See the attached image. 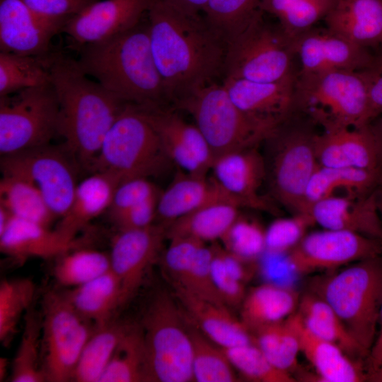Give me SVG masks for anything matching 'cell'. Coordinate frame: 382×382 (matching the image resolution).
<instances>
[{"mask_svg": "<svg viewBox=\"0 0 382 382\" xmlns=\"http://www.w3.org/2000/svg\"><path fill=\"white\" fill-rule=\"evenodd\" d=\"M147 15L152 55L170 103L223 73L226 45L202 15L165 0H154Z\"/></svg>", "mask_w": 382, "mask_h": 382, "instance_id": "cell-1", "label": "cell"}, {"mask_svg": "<svg viewBox=\"0 0 382 382\" xmlns=\"http://www.w3.org/2000/svg\"><path fill=\"white\" fill-rule=\"evenodd\" d=\"M48 69L59 104L58 135L77 163L91 170L107 132L127 103L91 80L76 60L50 54Z\"/></svg>", "mask_w": 382, "mask_h": 382, "instance_id": "cell-2", "label": "cell"}, {"mask_svg": "<svg viewBox=\"0 0 382 382\" xmlns=\"http://www.w3.org/2000/svg\"><path fill=\"white\" fill-rule=\"evenodd\" d=\"M80 69L126 103L168 105L170 100L154 62L148 25L79 48Z\"/></svg>", "mask_w": 382, "mask_h": 382, "instance_id": "cell-3", "label": "cell"}, {"mask_svg": "<svg viewBox=\"0 0 382 382\" xmlns=\"http://www.w3.org/2000/svg\"><path fill=\"white\" fill-rule=\"evenodd\" d=\"M317 129L308 118L291 110L262 142L270 192L292 214L303 213L306 190L319 166Z\"/></svg>", "mask_w": 382, "mask_h": 382, "instance_id": "cell-4", "label": "cell"}, {"mask_svg": "<svg viewBox=\"0 0 382 382\" xmlns=\"http://www.w3.org/2000/svg\"><path fill=\"white\" fill-rule=\"evenodd\" d=\"M311 293L324 300L368 354L376 337L382 304L381 256L360 260L313 280Z\"/></svg>", "mask_w": 382, "mask_h": 382, "instance_id": "cell-5", "label": "cell"}, {"mask_svg": "<svg viewBox=\"0 0 382 382\" xmlns=\"http://www.w3.org/2000/svg\"><path fill=\"white\" fill-rule=\"evenodd\" d=\"M291 110L323 131L361 127L372 121L368 88L359 71L297 72Z\"/></svg>", "mask_w": 382, "mask_h": 382, "instance_id": "cell-6", "label": "cell"}, {"mask_svg": "<svg viewBox=\"0 0 382 382\" xmlns=\"http://www.w3.org/2000/svg\"><path fill=\"white\" fill-rule=\"evenodd\" d=\"M173 163L141 107L127 103L107 132L91 171H103L121 182L157 175Z\"/></svg>", "mask_w": 382, "mask_h": 382, "instance_id": "cell-7", "label": "cell"}, {"mask_svg": "<svg viewBox=\"0 0 382 382\" xmlns=\"http://www.w3.org/2000/svg\"><path fill=\"white\" fill-rule=\"evenodd\" d=\"M172 105L192 117L214 159L226 153L259 146L274 129L241 111L222 83L212 82L200 86L176 98Z\"/></svg>", "mask_w": 382, "mask_h": 382, "instance_id": "cell-8", "label": "cell"}, {"mask_svg": "<svg viewBox=\"0 0 382 382\" xmlns=\"http://www.w3.org/2000/svg\"><path fill=\"white\" fill-rule=\"evenodd\" d=\"M166 291L154 295L144 312L143 330L149 382H190L192 344L189 324Z\"/></svg>", "mask_w": 382, "mask_h": 382, "instance_id": "cell-9", "label": "cell"}, {"mask_svg": "<svg viewBox=\"0 0 382 382\" xmlns=\"http://www.w3.org/2000/svg\"><path fill=\"white\" fill-rule=\"evenodd\" d=\"M259 11L226 47L224 78L256 82H274L297 72L294 39L277 24L272 25Z\"/></svg>", "mask_w": 382, "mask_h": 382, "instance_id": "cell-10", "label": "cell"}, {"mask_svg": "<svg viewBox=\"0 0 382 382\" xmlns=\"http://www.w3.org/2000/svg\"><path fill=\"white\" fill-rule=\"evenodd\" d=\"M58 122L50 82L0 97L1 156L50 144L58 135Z\"/></svg>", "mask_w": 382, "mask_h": 382, "instance_id": "cell-11", "label": "cell"}, {"mask_svg": "<svg viewBox=\"0 0 382 382\" xmlns=\"http://www.w3.org/2000/svg\"><path fill=\"white\" fill-rule=\"evenodd\" d=\"M41 314L42 359L47 381H72L81 353L96 328L76 311L65 292L47 291Z\"/></svg>", "mask_w": 382, "mask_h": 382, "instance_id": "cell-12", "label": "cell"}, {"mask_svg": "<svg viewBox=\"0 0 382 382\" xmlns=\"http://www.w3.org/2000/svg\"><path fill=\"white\" fill-rule=\"evenodd\" d=\"M79 165L64 145H45L1 156L2 175L23 178L42 194L52 212L61 218L67 212L78 183Z\"/></svg>", "mask_w": 382, "mask_h": 382, "instance_id": "cell-13", "label": "cell"}, {"mask_svg": "<svg viewBox=\"0 0 382 382\" xmlns=\"http://www.w3.org/2000/svg\"><path fill=\"white\" fill-rule=\"evenodd\" d=\"M382 240L357 233L325 229L306 233L286 253L291 270L306 274L330 270L352 263L380 257Z\"/></svg>", "mask_w": 382, "mask_h": 382, "instance_id": "cell-14", "label": "cell"}, {"mask_svg": "<svg viewBox=\"0 0 382 382\" xmlns=\"http://www.w3.org/2000/svg\"><path fill=\"white\" fill-rule=\"evenodd\" d=\"M140 107L157 131L173 164L185 173L206 176L214 157L195 124L186 122L172 106Z\"/></svg>", "mask_w": 382, "mask_h": 382, "instance_id": "cell-15", "label": "cell"}, {"mask_svg": "<svg viewBox=\"0 0 382 382\" xmlns=\"http://www.w3.org/2000/svg\"><path fill=\"white\" fill-rule=\"evenodd\" d=\"M153 1L96 0L70 18L62 31L78 49L107 40L138 25Z\"/></svg>", "mask_w": 382, "mask_h": 382, "instance_id": "cell-16", "label": "cell"}, {"mask_svg": "<svg viewBox=\"0 0 382 382\" xmlns=\"http://www.w3.org/2000/svg\"><path fill=\"white\" fill-rule=\"evenodd\" d=\"M302 74L333 71H359L369 64L371 52L325 28L313 27L294 39Z\"/></svg>", "mask_w": 382, "mask_h": 382, "instance_id": "cell-17", "label": "cell"}, {"mask_svg": "<svg viewBox=\"0 0 382 382\" xmlns=\"http://www.w3.org/2000/svg\"><path fill=\"white\" fill-rule=\"evenodd\" d=\"M165 237V227L153 224L144 228L119 231L113 238L109 254L111 270L120 282L124 303L139 289Z\"/></svg>", "mask_w": 382, "mask_h": 382, "instance_id": "cell-18", "label": "cell"}, {"mask_svg": "<svg viewBox=\"0 0 382 382\" xmlns=\"http://www.w3.org/2000/svg\"><path fill=\"white\" fill-rule=\"evenodd\" d=\"M211 170L215 180L243 207L272 209L260 194L267 173L265 158L258 146L223 154L214 159Z\"/></svg>", "mask_w": 382, "mask_h": 382, "instance_id": "cell-19", "label": "cell"}, {"mask_svg": "<svg viewBox=\"0 0 382 382\" xmlns=\"http://www.w3.org/2000/svg\"><path fill=\"white\" fill-rule=\"evenodd\" d=\"M63 25L31 11L21 0H0V50L25 56L48 54L52 37Z\"/></svg>", "mask_w": 382, "mask_h": 382, "instance_id": "cell-20", "label": "cell"}, {"mask_svg": "<svg viewBox=\"0 0 382 382\" xmlns=\"http://www.w3.org/2000/svg\"><path fill=\"white\" fill-rule=\"evenodd\" d=\"M296 74L274 82L224 78L222 84L241 111L273 129L291 111Z\"/></svg>", "mask_w": 382, "mask_h": 382, "instance_id": "cell-21", "label": "cell"}, {"mask_svg": "<svg viewBox=\"0 0 382 382\" xmlns=\"http://www.w3.org/2000/svg\"><path fill=\"white\" fill-rule=\"evenodd\" d=\"M316 155L321 166L382 170L379 147L369 123L319 132Z\"/></svg>", "mask_w": 382, "mask_h": 382, "instance_id": "cell-22", "label": "cell"}, {"mask_svg": "<svg viewBox=\"0 0 382 382\" xmlns=\"http://www.w3.org/2000/svg\"><path fill=\"white\" fill-rule=\"evenodd\" d=\"M380 212L376 190L364 195L318 201L310 207L308 214L314 224L323 228L351 231L382 240Z\"/></svg>", "mask_w": 382, "mask_h": 382, "instance_id": "cell-23", "label": "cell"}, {"mask_svg": "<svg viewBox=\"0 0 382 382\" xmlns=\"http://www.w3.org/2000/svg\"><path fill=\"white\" fill-rule=\"evenodd\" d=\"M78 243L57 228L15 216L0 233L1 252L19 262L33 257H58L78 248Z\"/></svg>", "mask_w": 382, "mask_h": 382, "instance_id": "cell-24", "label": "cell"}, {"mask_svg": "<svg viewBox=\"0 0 382 382\" xmlns=\"http://www.w3.org/2000/svg\"><path fill=\"white\" fill-rule=\"evenodd\" d=\"M241 203L228 193L212 177L182 173L160 193L156 219L166 227L178 219L216 201Z\"/></svg>", "mask_w": 382, "mask_h": 382, "instance_id": "cell-25", "label": "cell"}, {"mask_svg": "<svg viewBox=\"0 0 382 382\" xmlns=\"http://www.w3.org/2000/svg\"><path fill=\"white\" fill-rule=\"evenodd\" d=\"M175 299L190 319L211 341L222 348L255 343L252 332L228 307L199 298L181 288H174Z\"/></svg>", "mask_w": 382, "mask_h": 382, "instance_id": "cell-26", "label": "cell"}, {"mask_svg": "<svg viewBox=\"0 0 382 382\" xmlns=\"http://www.w3.org/2000/svg\"><path fill=\"white\" fill-rule=\"evenodd\" d=\"M326 28L365 48L382 43V0H335Z\"/></svg>", "mask_w": 382, "mask_h": 382, "instance_id": "cell-27", "label": "cell"}, {"mask_svg": "<svg viewBox=\"0 0 382 382\" xmlns=\"http://www.w3.org/2000/svg\"><path fill=\"white\" fill-rule=\"evenodd\" d=\"M292 318L298 333L301 352L315 369L318 381L361 382L368 381L359 359L349 356L340 347L310 332L295 312Z\"/></svg>", "mask_w": 382, "mask_h": 382, "instance_id": "cell-28", "label": "cell"}, {"mask_svg": "<svg viewBox=\"0 0 382 382\" xmlns=\"http://www.w3.org/2000/svg\"><path fill=\"white\" fill-rule=\"evenodd\" d=\"M121 180L112 173L93 172L78 183L71 203L56 228L71 238L89 221L108 210Z\"/></svg>", "mask_w": 382, "mask_h": 382, "instance_id": "cell-29", "label": "cell"}, {"mask_svg": "<svg viewBox=\"0 0 382 382\" xmlns=\"http://www.w3.org/2000/svg\"><path fill=\"white\" fill-rule=\"evenodd\" d=\"M381 175L382 170L318 166L306 190L303 214L327 198L370 194L376 190Z\"/></svg>", "mask_w": 382, "mask_h": 382, "instance_id": "cell-30", "label": "cell"}, {"mask_svg": "<svg viewBox=\"0 0 382 382\" xmlns=\"http://www.w3.org/2000/svg\"><path fill=\"white\" fill-rule=\"evenodd\" d=\"M299 294L289 287L264 283L247 291L241 306V320L252 332L284 320L296 312Z\"/></svg>", "mask_w": 382, "mask_h": 382, "instance_id": "cell-31", "label": "cell"}, {"mask_svg": "<svg viewBox=\"0 0 382 382\" xmlns=\"http://www.w3.org/2000/svg\"><path fill=\"white\" fill-rule=\"evenodd\" d=\"M65 293L76 311L96 328L112 320L124 304L120 282L111 270Z\"/></svg>", "mask_w": 382, "mask_h": 382, "instance_id": "cell-32", "label": "cell"}, {"mask_svg": "<svg viewBox=\"0 0 382 382\" xmlns=\"http://www.w3.org/2000/svg\"><path fill=\"white\" fill-rule=\"evenodd\" d=\"M242 208L226 200L206 204L166 227V237L192 238L203 243L220 241L240 215Z\"/></svg>", "mask_w": 382, "mask_h": 382, "instance_id": "cell-33", "label": "cell"}, {"mask_svg": "<svg viewBox=\"0 0 382 382\" xmlns=\"http://www.w3.org/2000/svg\"><path fill=\"white\" fill-rule=\"evenodd\" d=\"M297 313L313 335L334 343L351 357H368L334 310L317 295L309 292L300 298Z\"/></svg>", "mask_w": 382, "mask_h": 382, "instance_id": "cell-34", "label": "cell"}, {"mask_svg": "<svg viewBox=\"0 0 382 382\" xmlns=\"http://www.w3.org/2000/svg\"><path fill=\"white\" fill-rule=\"evenodd\" d=\"M129 326L111 320L96 328L81 353L72 381L99 382L119 342Z\"/></svg>", "mask_w": 382, "mask_h": 382, "instance_id": "cell-35", "label": "cell"}, {"mask_svg": "<svg viewBox=\"0 0 382 382\" xmlns=\"http://www.w3.org/2000/svg\"><path fill=\"white\" fill-rule=\"evenodd\" d=\"M141 381H149L143 330L141 326L130 325L99 382Z\"/></svg>", "mask_w": 382, "mask_h": 382, "instance_id": "cell-36", "label": "cell"}, {"mask_svg": "<svg viewBox=\"0 0 382 382\" xmlns=\"http://www.w3.org/2000/svg\"><path fill=\"white\" fill-rule=\"evenodd\" d=\"M0 204L15 217L50 227L57 219L37 188L28 180L16 175H2Z\"/></svg>", "mask_w": 382, "mask_h": 382, "instance_id": "cell-37", "label": "cell"}, {"mask_svg": "<svg viewBox=\"0 0 382 382\" xmlns=\"http://www.w3.org/2000/svg\"><path fill=\"white\" fill-rule=\"evenodd\" d=\"M335 0H262L261 10L274 16L278 25L295 39L324 19Z\"/></svg>", "mask_w": 382, "mask_h": 382, "instance_id": "cell-38", "label": "cell"}, {"mask_svg": "<svg viewBox=\"0 0 382 382\" xmlns=\"http://www.w3.org/2000/svg\"><path fill=\"white\" fill-rule=\"evenodd\" d=\"M42 314L30 308L25 315L21 340L15 355L11 381H47L42 359Z\"/></svg>", "mask_w": 382, "mask_h": 382, "instance_id": "cell-39", "label": "cell"}, {"mask_svg": "<svg viewBox=\"0 0 382 382\" xmlns=\"http://www.w3.org/2000/svg\"><path fill=\"white\" fill-rule=\"evenodd\" d=\"M253 335L255 344L276 367L290 374L296 369L301 349L292 315L260 328Z\"/></svg>", "mask_w": 382, "mask_h": 382, "instance_id": "cell-40", "label": "cell"}, {"mask_svg": "<svg viewBox=\"0 0 382 382\" xmlns=\"http://www.w3.org/2000/svg\"><path fill=\"white\" fill-rule=\"evenodd\" d=\"M49 54L25 56L0 52V97L50 83Z\"/></svg>", "mask_w": 382, "mask_h": 382, "instance_id": "cell-41", "label": "cell"}, {"mask_svg": "<svg viewBox=\"0 0 382 382\" xmlns=\"http://www.w3.org/2000/svg\"><path fill=\"white\" fill-rule=\"evenodd\" d=\"M192 344V374L197 382L238 381L236 369L224 349L189 325Z\"/></svg>", "mask_w": 382, "mask_h": 382, "instance_id": "cell-42", "label": "cell"}, {"mask_svg": "<svg viewBox=\"0 0 382 382\" xmlns=\"http://www.w3.org/2000/svg\"><path fill=\"white\" fill-rule=\"evenodd\" d=\"M58 258L53 273L64 286H79L111 270L110 255L96 250L76 248Z\"/></svg>", "mask_w": 382, "mask_h": 382, "instance_id": "cell-43", "label": "cell"}, {"mask_svg": "<svg viewBox=\"0 0 382 382\" xmlns=\"http://www.w3.org/2000/svg\"><path fill=\"white\" fill-rule=\"evenodd\" d=\"M262 0H208L202 16L226 45L261 10Z\"/></svg>", "mask_w": 382, "mask_h": 382, "instance_id": "cell-44", "label": "cell"}, {"mask_svg": "<svg viewBox=\"0 0 382 382\" xmlns=\"http://www.w3.org/2000/svg\"><path fill=\"white\" fill-rule=\"evenodd\" d=\"M35 292L29 278L4 279L0 284V341L10 344L21 318L31 308Z\"/></svg>", "mask_w": 382, "mask_h": 382, "instance_id": "cell-45", "label": "cell"}, {"mask_svg": "<svg viewBox=\"0 0 382 382\" xmlns=\"http://www.w3.org/2000/svg\"><path fill=\"white\" fill-rule=\"evenodd\" d=\"M222 349L236 371L247 379L257 382L296 381L290 373L276 367L255 343Z\"/></svg>", "mask_w": 382, "mask_h": 382, "instance_id": "cell-46", "label": "cell"}, {"mask_svg": "<svg viewBox=\"0 0 382 382\" xmlns=\"http://www.w3.org/2000/svg\"><path fill=\"white\" fill-rule=\"evenodd\" d=\"M219 241L226 250L249 261L256 262L266 250L265 229L241 214Z\"/></svg>", "mask_w": 382, "mask_h": 382, "instance_id": "cell-47", "label": "cell"}, {"mask_svg": "<svg viewBox=\"0 0 382 382\" xmlns=\"http://www.w3.org/2000/svg\"><path fill=\"white\" fill-rule=\"evenodd\" d=\"M313 225L315 224L308 214H292L291 217L274 220L265 229V251L273 253L290 251Z\"/></svg>", "mask_w": 382, "mask_h": 382, "instance_id": "cell-48", "label": "cell"}, {"mask_svg": "<svg viewBox=\"0 0 382 382\" xmlns=\"http://www.w3.org/2000/svg\"><path fill=\"white\" fill-rule=\"evenodd\" d=\"M213 253L212 244L202 245L183 285L173 288L183 289L203 299L226 306L219 294L214 282L212 270Z\"/></svg>", "mask_w": 382, "mask_h": 382, "instance_id": "cell-49", "label": "cell"}, {"mask_svg": "<svg viewBox=\"0 0 382 382\" xmlns=\"http://www.w3.org/2000/svg\"><path fill=\"white\" fill-rule=\"evenodd\" d=\"M169 240L163 257V266L173 286H180L184 283L198 250L206 243L187 237Z\"/></svg>", "mask_w": 382, "mask_h": 382, "instance_id": "cell-50", "label": "cell"}, {"mask_svg": "<svg viewBox=\"0 0 382 382\" xmlns=\"http://www.w3.org/2000/svg\"><path fill=\"white\" fill-rule=\"evenodd\" d=\"M161 192L146 178H131L121 182L117 187L108 209L110 218L150 198Z\"/></svg>", "mask_w": 382, "mask_h": 382, "instance_id": "cell-51", "label": "cell"}, {"mask_svg": "<svg viewBox=\"0 0 382 382\" xmlns=\"http://www.w3.org/2000/svg\"><path fill=\"white\" fill-rule=\"evenodd\" d=\"M212 245L214 251L212 270L216 289L228 307H240L247 292L245 284L233 277L226 268L221 253V244L216 241Z\"/></svg>", "mask_w": 382, "mask_h": 382, "instance_id": "cell-52", "label": "cell"}, {"mask_svg": "<svg viewBox=\"0 0 382 382\" xmlns=\"http://www.w3.org/2000/svg\"><path fill=\"white\" fill-rule=\"evenodd\" d=\"M37 16L63 26L96 0H21Z\"/></svg>", "mask_w": 382, "mask_h": 382, "instance_id": "cell-53", "label": "cell"}, {"mask_svg": "<svg viewBox=\"0 0 382 382\" xmlns=\"http://www.w3.org/2000/svg\"><path fill=\"white\" fill-rule=\"evenodd\" d=\"M374 50L367 66L359 71L368 88L372 120L382 114V43Z\"/></svg>", "mask_w": 382, "mask_h": 382, "instance_id": "cell-54", "label": "cell"}, {"mask_svg": "<svg viewBox=\"0 0 382 382\" xmlns=\"http://www.w3.org/2000/svg\"><path fill=\"white\" fill-rule=\"evenodd\" d=\"M158 196L138 204L112 218L118 231L138 229L153 225L156 219Z\"/></svg>", "mask_w": 382, "mask_h": 382, "instance_id": "cell-55", "label": "cell"}, {"mask_svg": "<svg viewBox=\"0 0 382 382\" xmlns=\"http://www.w3.org/2000/svg\"><path fill=\"white\" fill-rule=\"evenodd\" d=\"M221 253L229 272L237 280L246 284L255 272V262L245 260L226 250L221 244Z\"/></svg>", "mask_w": 382, "mask_h": 382, "instance_id": "cell-56", "label": "cell"}, {"mask_svg": "<svg viewBox=\"0 0 382 382\" xmlns=\"http://www.w3.org/2000/svg\"><path fill=\"white\" fill-rule=\"evenodd\" d=\"M380 330L376 335L375 341L368 356V377L369 374L376 369L382 361V304L380 311L379 320Z\"/></svg>", "mask_w": 382, "mask_h": 382, "instance_id": "cell-57", "label": "cell"}, {"mask_svg": "<svg viewBox=\"0 0 382 382\" xmlns=\"http://www.w3.org/2000/svg\"><path fill=\"white\" fill-rule=\"evenodd\" d=\"M179 9L192 14H201L208 0H165Z\"/></svg>", "mask_w": 382, "mask_h": 382, "instance_id": "cell-58", "label": "cell"}, {"mask_svg": "<svg viewBox=\"0 0 382 382\" xmlns=\"http://www.w3.org/2000/svg\"><path fill=\"white\" fill-rule=\"evenodd\" d=\"M375 134L382 161V114L369 122Z\"/></svg>", "mask_w": 382, "mask_h": 382, "instance_id": "cell-59", "label": "cell"}, {"mask_svg": "<svg viewBox=\"0 0 382 382\" xmlns=\"http://www.w3.org/2000/svg\"><path fill=\"white\" fill-rule=\"evenodd\" d=\"M13 216V214L5 207L0 204V233L4 231Z\"/></svg>", "mask_w": 382, "mask_h": 382, "instance_id": "cell-60", "label": "cell"}, {"mask_svg": "<svg viewBox=\"0 0 382 382\" xmlns=\"http://www.w3.org/2000/svg\"><path fill=\"white\" fill-rule=\"evenodd\" d=\"M368 381L382 382V361L378 366L369 374Z\"/></svg>", "mask_w": 382, "mask_h": 382, "instance_id": "cell-61", "label": "cell"}, {"mask_svg": "<svg viewBox=\"0 0 382 382\" xmlns=\"http://www.w3.org/2000/svg\"><path fill=\"white\" fill-rule=\"evenodd\" d=\"M7 367V361L5 358L0 359V378L1 381L4 379L6 375V369Z\"/></svg>", "mask_w": 382, "mask_h": 382, "instance_id": "cell-62", "label": "cell"}, {"mask_svg": "<svg viewBox=\"0 0 382 382\" xmlns=\"http://www.w3.org/2000/svg\"><path fill=\"white\" fill-rule=\"evenodd\" d=\"M376 192H377L379 209H380V211H382V175L381 178L380 183L377 187Z\"/></svg>", "mask_w": 382, "mask_h": 382, "instance_id": "cell-63", "label": "cell"}]
</instances>
